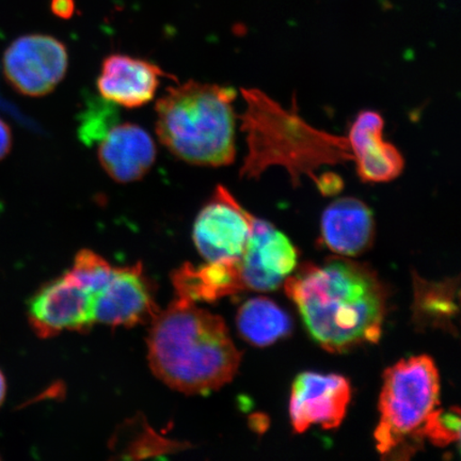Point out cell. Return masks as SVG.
Segmentation results:
<instances>
[{
	"instance_id": "6da1fadb",
	"label": "cell",
	"mask_w": 461,
	"mask_h": 461,
	"mask_svg": "<svg viewBox=\"0 0 461 461\" xmlns=\"http://www.w3.org/2000/svg\"><path fill=\"white\" fill-rule=\"evenodd\" d=\"M285 288L322 348L344 353L379 341L387 295L367 265L343 258L304 264L285 279Z\"/></svg>"
},
{
	"instance_id": "7a4b0ae2",
	"label": "cell",
	"mask_w": 461,
	"mask_h": 461,
	"mask_svg": "<svg viewBox=\"0 0 461 461\" xmlns=\"http://www.w3.org/2000/svg\"><path fill=\"white\" fill-rule=\"evenodd\" d=\"M151 324L149 366L170 388L185 394L211 393L238 373L241 355L221 316L176 296Z\"/></svg>"
},
{
	"instance_id": "3957f363",
	"label": "cell",
	"mask_w": 461,
	"mask_h": 461,
	"mask_svg": "<svg viewBox=\"0 0 461 461\" xmlns=\"http://www.w3.org/2000/svg\"><path fill=\"white\" fill-rule=\"evenodd\" d=\"M241 92L247 105L241 121L248 144L241 176L258 177L269 166L280 165L294 182L302 175L315 180L313 172L321 166L354 159L348 138L312 128L297 113L285 111L261 91Z\"/></svg>"
},
{
	"instance_id": "277c9868",
	"label": "cell",
	"mask_w": 461,
	"mask_h": 461,
	"mask_svg": "<svg viewBox=\"0 0 461 461\" xmlns=\"http://www.w3.org/2000/svg\"><path fill=\"white\" fill-rule=\"evenodd\" d=\"M236 91L230 86L189 82L171 86L157 103L161 143L188 164L234 163Z\"/></svg>"
},
{
	"instance_id": "5b68a950",
	"label": "cell",
	"mask_w": 461,
	"mask_h": 461,
	"mask_svg": "<svg viewBox=\"0 0 461 461\" xmlns=\"http://www.w3.org/2000/svg\"><path fill=\"white\" fill-rule=\"evenodd\" d=\"M440 377L428 356L401 360L384 373L375 430L384 459L409 460L424 446L425 429L439 406Z\"/></svg>"
},
{
	"instance_id": "8992f818",
	"label": "cell",
	"mask_w": 461,
	"mask_h": 461,
	"mask_svg": "<svg viewBox=\"0 0 461 461\" xmlns=\"http://www.w3.org/2000/svg\"><path fill=\"white\" fill-rule=\"evenodd\" d=\"M253 217L226 187L217 186L193 230L194 245L206 263L240 261L249 244Z\"/></svg>"
},
{
	"instance_id": "52a82bcc",
	"label": "cell",
	"mask_w": 461,
	"mask_h": 461,
	"mask_svg": "<svg viewBox=\"0 0 461 461\" xmlns=\"http://www.w3.org/2000/svg\"><path fill=\"white\" fill-rule=\"evenodd\" d=\"M68 65L66 45L46 34L16 39L4 55V73L14 88L32 97L50 94L65 78Z\"/></svg>"
},
{
	"instance_id": "ba28073f",
	"label": "cell",
	"mask_w": 461,
	"mask_h": 461,
	"mask_svg": "<svg viewBox=\"0 0 461 461\" xmlns=\"http://www.w3.org/2000/svg\"><path fill=\"white\" fill-rule=\"evenodd\" d=\"M298 252L290 239L272 223L253 217L243 258L233 263L240 293L274 291L297 265Z\"/></svg>"
},
{
	"instance_id": "9c48e42d",
	"label": "cell",
	"mask_w": 461,
	"mask_h": 461,
	"mask_svg": "<svg viewBox=\"0 0 461 461\" xmlns=\"http://www.w3.org/2000/svg\"><path fill=\"white\" fill-rule=\"evenodd\" d=\"M27 314L34 333L42 339L65 330L85 332L95 322V295L65 274L34 294Z\"/></svg>"
},
{
	"instance_id": "30bf717a",
	"label": "cell",
	"mask_w": 461,
	"mask_h": 461,
	"mask_svg": "<svg viewBox=\"0 0 461 461\" xmlns=\"http://www.w3.org/2000/svg\"><path fill=\"white\" fill-rule=\"evenodd\" d=\"M348 380L339 375L305 372L293 384L290 416L294 430L302 434L311 426L338 429L349 405Z\"/></svg>"
},
{
	"instance_id": "8fae6325",
	"label": "cell",
	"mask_w": 461,
	"mask_h": 461,
	"mask_svg": "<svg viewBox=\"0 0 461 461\" xmlns=\"http://www.w3.org/2000/svg\"><path fill=\"white\" fill-rule=\"evenodd\" d=\"M159 312L153 291L140 264L118 268L100 292L95 294V322L132 327L151 322Z\"/></svg>"
},
{
	"instance_id": "7c38bea8",
	"label": "cell",
	"mask_w": 461,
	"mask_h": 461,
	"mask_svg": "<svg viewBox=\"0 0 461 461\" xmlns=\"http://www.w3.org/2000/svg\"><path fill=\"white\" fill-rule=\"evenodd\" d=\"M382 114L363 111L350 126L348 141L360 180L387 183L401 176L405 167L402 153L384 140Z\"/></svg>"
},
{
	"instance_id": "4fadbf2b",
	"label": "cell",
	"mask_w": 461,
	"mask_h": 461,
	"mask_svg": "<svg viewBox=\"0 0 461 461\" xmlns=\"http://www.w3.org/2000/svg\"><path fill=\"white\" fill-rule=\"evenodd\" d=\"M164 71L154 63L126 55L103 61L97 89L103 99L126 108L146 105L154 99Z\"/></svg>"
},
{
	"instance_id": "5bb4252c",
	"label": "cell",
	"mask_w": 461,
	"mask_h": 461,
	"mask_svg": "<svg viewBox=\"0 0 461 461\" xmlns=\"http://www.w3.org/2000/svg\"><path fill=\"white\" fill-rule=\"evenodd\" d=\"M99 159L108 176L119 183H131L151 170L157 158L152 137L140 125H115L103 138Z\"/></svg>"
},
{
	"instance_id": "9a60e30c",
	"label": "cell",
	"mask_w": 461,
	"mask_h": 461,
	"mask_svg": "<svg viewBox=\"0 0 461 461\" xmlns=\"http://www.w3.org/2000/svg\"><path fill=\"white\" fill-rule=\"evenodd\" d=\"M322 243L339 256L355 257L366 252L375 238V219L371 207L360 199L334 200L321 219Z\"/></svg>"
},
{
	"instance_id": "2e32d148",
	"label": "cell",
	"mask_w": 461,
	"mask_h": 461,
	"mask_svg": "<svg viewBox=\"0 0 461 461\" xmlns=\"http://www.w3.org/2000/svg\"><path fill=\"white\" fill-rule=\"evenodd\" d=\"M236 325L241 338L258 348L279 341L292 330V321L285 311L263 297L253 298L241 305Z\"/></svg>"
},
{
	"instance_id": "e0dca14e",
	"label": "cell",
	"mask_w": 461,
	"mask_h": 461,
	"mask_svg": "<svg viewBox=\"0 0 461 461\" xmlns=\"http://www.w3.org/2000/svg\"><path fill=\"white\" fill-rule=\"evenodd\" d=\"M457 291L453 281L430 284L423 280L416 282V303L414 315L418 322L442 328H452L453 317L458 312Z\"/></svg>"
},
{
	"instance_id": "ac0fdd59",
	"label": "cell",
	"mask_w": 461,
	"mask_h": 461,
	"mask_svg": "<svg viewBox=\"0 0 461 461\" xmlns=\"http://www.w3.org/2000/svg\"><path fill=\"white\" fill-rule=\"evenodd\" d=\"M114 269L111 263L97 253L84 249L77 253L73 267L67 274L95 295L111 280Z\"/></svg>"
},
{
	"instance_id": "d6986e66",
	"label": "cell",
	"mask_w": 461,
	"mask_h": 461,
	"mask_svg": "<svg viewBox=\"0 0 461 461\" xmlns=\"http://www.w3.org/2000/svg\"><path fill=\"white\" fill-rule=\"evenodd\" d=\"M112 104L105 99L95 100L85 109L80 118L78 135L86 146L101 141L117 125L118 113Z\"/></svg>"
},
{
	"instance_id": "ffe728a7",
	"label": "cell",
	"mask_w": 461,
	"mask_h": 461,
	"mask_svg": "<svg viewBox=\"0 0 461 461\" xmlns=\"http://www.w3.org/2000/svg\"><path fill=\"white\" fill-rule=\"evenodd\" d=\"M460 416L458 409H436L426 424L425 438L437 447H447L459 441Z\"/></svg>"
},
{
	"instance_id": "44dd1931",
	"label": "cell",
	"mask_w": 461,
	"mask_h": 461,
	"mask_svg": "<svg viewBox=\"0 0 461 461\" xmlns=\"http://www.w3.org/2000/svg\"><path fill=\"white\" fill-rule=\"evenodd\" d=\"M50 9L57 17L68 20L74 15L77 5L75 0H51Z\"/></svg>"
},
{
	"instance_id": "7402d4cb",
	"label": "cell",
	"mask_w": 461,
	"mask_h": 461,
	"mask_svg": "<svg viewBox=\"0 0 461 461\" xmlns=\"http://www.w3.org/2000/svg\"><path fill=\"white\" fill-rule=\"evenodd\" d=\"M13 148V132L9 125L0 119V160H3Z\"/></svg>"
},
{
	"instance_id": "603a6c76",
	"label": "cell",
	"mask_w": 461,
	"mask_h": 461,
	"mask_svg": "<svg viewBox=\"0 0 461 461\" xmlns=\"http://www.w3.org/2000/svg\"><path fill=\"white\" fill-rule=\"evenodd\" d=\"M5 392H7V384H5L4 374L0 371V406L5 401Z\"/></svg>"
}]
</instances>
